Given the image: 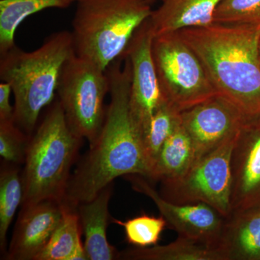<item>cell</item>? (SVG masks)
I'll return each instance as SVG.
<instances>
[{
    "mask_svg": "<svg viewBox=\"0 0 260 260\" xmlns=\"http://www.w3.org/2000/svg\"><path fill=\"white\" fill-rule=\"evenodd\" d=\"M124 59V66L121 57L107 70L110 102L105 120L96 140L70 176L62 201L73 208L93 200L116 178L133 174L151 177L141 132L130 112V66Z\"/></svg>",
    "mask_w": 260,
    "mask_h": 260,
    "instance_id": "cell-1",
    "label": "cell"
},
{
    "mask_svg": "<svg viewBox=\"0 0 260 260\" xmlns=\"http://www.w3.org/2000/svg\"><path fill=\"white\" fill-rule=\"evenodd\" d=\"M221 95L251 120L260 118V23H212L178 30Z\"/></svg>",
    "mask_w": 260,
    "mask_h": 260,
    "instance_id": "cell-2",
    "label": "cell"
},
{
    "mask_svg": "<svg viewBox=\"0 0 260 260\" xmlns=\"http://www.w3.org/2000/svg\"><path fill=\"white\" fill-rule=\"evenodd\" d=\"M75 54L71 32L59 30L32 51L17 46L0 56V80L11 85L14 121L31 135L44 108L54 102L63 67Z\"/></svg>",
    "mask_w": 260,
    "mask_h": 260,
    "instance_id": "cell-3",
    "label": "cell"
},
{
    "mask_svg": "<svg viewBox=\"0 0 260 260\" xmlns=\"http://www.w3.org/2000/svg\"><path fill=\"white\" fill-rule=\"evenodd\" d=\"M82 140L70 129L56 98L29 139L22 174V205L47 200L62 203Z\"/></svg>",
    "mask_w": 260,
    "mask_h": 260,
    "instance_id": "cell-4",
    "label": "cell"
},
{
    "mask_svg": "<svg viewBox=\"0 0 260 260\" xmlns=\"http://www.w3.org/2000/svg\"><path fill=\"white\" fill-rule=\"evenodd\" d=\"M71 31L75 54L107 71L153 13L147 0H77Z\"/></svg>",
    "mask_w": 260,
    "mask_h": 260,
    "instance_id": "cell-5",
    "label": "cell"
},
{
    "mask_svg": "<svg viewBox=\"0 0 260 260\" xmlns=\"http://www.w3.org/2000/svg\"><path fill=\"white\" fill-rule=\"evenodd\" d=\"M152 54L162 99L179 112L218 95L199 57L177 32L155 36Z\"/></svg>",
    "mask_w": 260,
    "mask_h": 260,
    "instance_id": "cell-6",
    "label": "cell"
},
{
    "mask_svg": "<svg viewBox=\"0 0 260 260\" xmlns=\"http://www.w3.org/2000/svg\"><path fill=\"white\" fill-rule=\"evenodd\" d=\"M110 91L107 71L74 54L65 63L58 85L60 103L70 129L88 140H96L105 120L106 95Z\"/></svg>",
    "mask_w": 260,
    "mask_h": 260,
    "instance_id": "cell-7",
    "label": "cell"
},
{
    "mask_svg": "<svg viewBox=\"0 0 260 260\" xmlns=\"http://www.w3.org/2000/svg\"><path fill=\"white\" fill-rule=\"evenodd\" d=\"M241 133L197 159L181 177L162 181V198L177 204L205 203L229 218L232 213V156Z\"/></svg>",
    "mask_w": 260,
    "mask_h": 260,
    "instance_id": "cell-8",
    "label": "cell"
},
{
    "mask_svg": "<svg viewBox=\"0 0 260 260\" xmlns=\"http://www.w3.org/2000/svg\"><path fill=\"white\" fill-rule=\"evenodd\" d=\"M153 38L149 18L135 32L121 56L129 61L130 112L142 137L162 100L152 54Z\"/></svg>",
    "mask_w": 260,
    "mask_h": 260,
    "instance_id": "cell-9",
    "label": "cell"
},
{
    "mask_svg": "<svg viewBox=\"0 0 260 260\" xmlns=\"http://www.w3.org/2000/svg\"><path fill=\"white\" fill-rule=\"evenodd\" d=\"M180 117L194 145L197 159L242 133L254 121L220 95L182 111Z\"/></svg>",
    "mask_w": 260,
    "mask_h": 260,
    "instance_id": "cell-10",
    "label": "cell"
},
{
    "mask_svg": "<svg viewBox=\"0 0 260 260\" xmlns=\"http://www.w3.org/2000/svg\"><path fill=\"white\" fill-rule=\"evenodd\" d=\"M128 177L135 190L153 200L168 226L177 232L179 237L219 246L225 218L217 210L203 203L183 205L168 201L143 176Z\"/></svg>",
    "mask_w": 260,
    "mask_h": 260,
    "instance_id": "cell-11",
    "label": "cell"
},
{
    "mask_svg": "<svg viewBox=\"0 0 260 260\" xmlns=\"http://www.w3.org/2000/svg\"><path fill=\"white\" fill-rule=\"evenodd\" d=\"M232 176L231 215L259 204L260 118L245 126L234 146Z\"/></svg>",
    "mask_w": 260,
    "mask_h": 260,
    "instance_id": "cell-12",
    "label": "cell"
},
{
    "mask_svg": "<svg viewBox=\"0 0 260 260\" xmlns=\"http://www.w3.org/2000/svg\"><path fill=\"white\" fill-rule=\"evenodd\" d=\"M64 205L54 200L22 205L5 259L35 260L60 223Z\"/></svg>",
    "mask_w": 260,
    "mask_h": 260,
    "instance_id": "cell-13",
    "label": "cell"
},
{
    "mask_svg": "<svg viewBox=\"0 0 260 260\" xmlns=\"http://www.w3.org/2000/svg\"><path fill=\"white\" fill-rule=\"evenodd\" d=\"M112 191L113 183L93 200L77 207L88 260L119 259V251L109 244L107 239L108 224L111 218L109 203Z\"/></svg>",
    "mask_w": 260,
    "mask_h": 260,
    "instance_id": "cell-14",
    "label": "cell"
},
{
    "mask_svg": "<svg viewBox=\"0 0 260 260\" xmlns=\"http://www.w3.org/2000/svg\"><path fill=\"white\" fill-rule=\"evenodd\" d=\"M222 0H162L150 17L154 37L181 29L213 23L215 9Z\"/></svg>",
    "mask_w": 260,
    "mask_h": 260,
    "instance_id": "cell-15",
    "label": "cell"
},
{
    "mask_svg": "<svg viewBox=\"0 0 260 260\" xmlns=\"http://www.w3.org/2000/svg\"><path fill=\"white\" fill-rule=\"evenodd\" d=\"M219 246L228 260L259 259L260 213L243 212L225 218Z\"/></svg>",
    "mask_w": 260,
    "mask_h": 260,
    "instance_id": "cell-16",
    "label": "cell"
},
{
    "mask_svg": "<svg viewBox=\"0 0 260 260\" xmlns=\"http://www.w3.org/2000/svg\"><path fill=\"white\" fill-rule=\"evenodd\" d=\"M119 259L228 260L220 246L181 237L167 245L138 247L121 251Z\"/></svg>",
    "mask_w": 260,
    "mask_h": 260,
    "instance_id": "cell-17",
    "label": "cell"
},
{
    "mask_svg": "<svg viewBox=\"0 0 260 260\" xmlns=\"http://www.w3.org/2000/svg\"><path fill=\"white\" fill-rule=\"evenodd\" d=\"M196 160L194 145L180 123L160 150L151 179L164 181L177 179L185 174Z\"/></svg>",
    "mask_w": 260,
    "mask_h": 260,
    "instance_id": "cell-18",
    "label": "cell"
},
{
    "mask_svg": "<svg viewBox=\"0 0 260 260\" xmlns=\"http://www.w3.org/2000/svg\"><path fill=\"white\" fill-rule=\"evenodd\" d=\"M73 0H0V56L16 46L15 32L30 15L51 8L64 9Z\"/></svg>",
    "mask_w": 260,
    "mask_h": 260,
    "instance_id": "cell-19",
    "label": "cell"
},
{
    "mask_svg": "<svg viewBox=\"0 0 260 260\" xmlns=\"http://www.w3.org/2000/svg\"><path fill=\"white\" fill-rule=\"evenodd\" d=\"M63 205L64 213L60 223L35 260H70L77 248L83 244L77 208L64 203Z\"/></svg>",
    "mask_w": 260,
    "mask_h": 260,
    "instance_id": "cell-20",
    "label": "cell"
},
{
    "mask_svg": "<svg viewBox=\"0 0 260 260\" xmlns=\"http://www.w3.org/2000/svg\"><path fill=\"white\" fill-rule=\"evenodd\" d=\"M180 113L162 99L143 135V148L151 170V176L160 150L168 138L180 124Z\"/></svg>",
    "mask_w": 260,
    "mask_h": 260,
    "instance_id": "cell-21",
    "label": "cell"
},
{
    "mask_svg": "<svg viewBox=\"0 0 260 260\" xmlns=\"http://www.w3.org/2000/svg\"><path fill=\"white\" fill-rule=\"evenodd\" d=\"M23 198V179L19 169L8 164L0 173V247L5 253L7 234Z\"/></svg>",
    "mask_w": 260,
    "mask_h": 260,
    "instance_id": "cell-22",
    "label": "cell"
},
{
    "mask_svg": "<svg viewBox=\"0 0 260 260\" xmlns=\"http://www.w3.org/2000/svg\"><path fill=\"white\" fill-rule=\"evenodd\" d=\"M112 223L124 228L126 240L139 248L157 245L160 235L167 225L164 217L151 216L142 214L125 221L112 219Z\"/></svg>",
    "mask_w": 260,
    "mask_h": 260,
    "instance_id": "cell-23",
    "label": "cell"
},
{
    "mask_svg": "<svg viewBox=\"0 0 260 260\" xmlns=\"http://www.w3.org/2000/svg\"><path fill=\"white\" fill-rule=\"evenodd\" d=\"M260 23V0H222L213 15V23Z\"/></svg>",
    "mask_w": 260,
    "mask_h": 260,
    "instance_id": "cell-24",
    "label": "cell"
},
{
    "mask_svg": "<svg viewBox=\"0 0 260 260\" xmlns=\"http://www.w3.org/2000/svg\"><path fill=\"white\" fill-rule=\"evenodd\" d=\"M28 135L14 120L0 121V155L5 162L19 165L25 162Z\"/></svg>",
    "mask_w": 260,
    "mask_h": 260,
    "instance_id": "cell-25",
    "label": "cell"
},
{
    "mask_svg": "<svg viewBox=\"0 0 260 260\" xmlns=\"http://www.w3.org/2000/svg\"><path fill=\"white\" fill-rule=\"evenodd\" d=\"M13 94L11 85L6 82L0 83V121L14 120V106L10 104Z\"/></svg>",
    "mask_w": 260,
    "mask_h": 260,
    "instance_id": "cell-26",
    "label": "cell"
},
{
    "mask_svg": "<svg viewBox=\"0 0 260 260\" xmlns=\"http://www.w3.org/2000/svg\"><path fill=\"white\" fill-rule=\"evenodd\" d=\"M147 1H148L149 3H151L152 5L153 4V3H155V2L158 1V0H147ZM160 1H162V0H160Z\"/></svg>",
    "mask_w": 260,
    "mask_h": 260,
    "instance_id": "cell-27",
    "label": "cell"
},
{
    "mask_svg": "<svg viewBox=\"0 0 260 260\" xmlns=\"http://www.w3.org/2000/svg\"><path fill=\"white\" fill-rule=\"evenodd\" d=\"M73 2H74V3H75V2L77 1V0H73Z\"/></svg>",
    "mask_w": 260,
    "mask_h": 260,
    "instance_id": "cell-28",
    "label": "cell"
},
{
    "mask_svg": "<svg viewBox=\"0 0 260 260\" xmlns=\"http://www.w3.org/2000/svg\"><path fill=\"white\" fill-rule=\"evenodd\" d=\"M259 52H260V42H259Z\"/></svg>",
    "mask_w": 260,
    "mask_h": 260,
    "instance_id": "cell-29",
    "label": "cell"
}]
</instances>
